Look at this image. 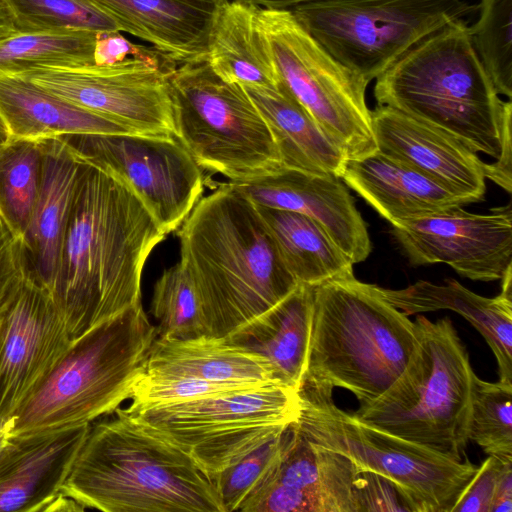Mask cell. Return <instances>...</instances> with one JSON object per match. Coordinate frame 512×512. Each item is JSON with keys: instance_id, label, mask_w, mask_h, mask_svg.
<instances>
[{"instance_id": "29", "label": "cell", "mask_w": 512, "mask_h": 512, "mask_svg": "<svg viewBox=\"0 0 512 512\" xmlns=\"http://www.w3.org/2000/svg\"><path fill=\"white\" fill-rule=\"evenodd\" d=\"M359 474L348 458L308 441L293 423L292 435L272 481L304 493L316 512H359Z\"/></svg>"}, {"instance_id": "25", "label": "cell", "mask_w": 512, "mask_h": 512, "mask_svg": "<svg viewBox=\"0 0 512 512\" xmlns=\"http://www.w3.org/2000/svg\"><path fill=\"white\" fill-rule=\"evenodd\" d=\"M0 120L9 141H40L68 134L131 133L51 94L24 76L13 74H0Z\"/></svg>"}, {"instance_id": "33", "label": "cell", "mask_w": 512, "mask_h": 512, "mask_svg": "<svg viewBox=\"0 0 512 512\" xmlns=\"http://www.w3.org/2000/svg\"><path fill=\"white\" fill-rule=\"evenodd\" d=\"M41 168L40 141H8L0 152V205L22 235L37 201Z\"/></svg>"}, {"instance_id": "6", "label": "cell", "mask_w": 512, "mask_h": 512, "mask_svg": "<svg viewBox=\"0 0 512 512\" xmlns=\"http://www.w3.org/2000/svg\"><path fill=\"white\" fill-rule=\"evenodd\" d=\"M157 330L139 303L95 325L72 343L13 416L11 437L89 425L131 399L146 371Z\"/></svg>"}, {"instance_id": "39", "label": "cell", "mask_w": 512, "mask_h": 512, "mask_svg": "<svg viewBox=\"0 0 512 512\" xmlns=\"http://www.w3.org/2000/svg\"><path fill=\"white\" fill-rule=\"evenodd\" d=\"M30 275L24 235L0 232V318Z\"/></svg>"}, {"instance_id": "4", "label": "cell", "mask_w": 512, "mask_h": 512, "mask_svg": "<svg viewBox=\"0 0 512 512\" xmlns=\"http://www.w3.org/2000/svg\"><path fill=\"white\" fill-rule=\"evenodd\" d=\"M377 105L401 111L498 158L512 102L498 94L466 19L447 23L403 53L377 78Z\"/></svg>"}, {"instance_id": "41", "label": "cell", "mask_w": 512, "mask_h": 512, "mask_svg": "<svg viewBox=\"0 0 512 512\" xmlns=\"http://www.w3.org/2000/svg\"><path fill=\"white\" fill-rule=\"evenodd\" d=\"M512 459L488 455L477 468L473 479L464 490L452 512H489L499 476L505 464Z\"/></svg>"}, {"instance_id": "28", "label": "cell", "mask_w": 512, "mask_h": 512, "mask_svg": "<svg viewBox=\"0 0 512 512\" xmlns=\"http://www.w3.org/2000/svg\"><path fill=\"white\" fill-rule=\"evenodd\" d=\"M256 12L255 6L222 0L209 31L206 61L225 82L277 87L280 80Z\"/></svg>"}, {"instance_id": "23", "label": "cell", "mask_w": 512, "mask_h": 512, "mask_svg": "<svg viewBox=\"0 0 512 512\" xmlns=\"http://www.w3.org/2000/svg\"><path fill=\"white\" fill-rule=\"evenodd\" d=\"M379 294L406 315L448 309L484 337L498 364L499 381L512 384V298L480 296L454 279L442 285L419 280L398 290L377 286Z\"/></svg>"}, {"instance_id": "19", "label": "cell", "mask_w": 512, "mask_h": 512, "mask_svg": "<svg viewBox=\"0 0 512 512\" xmlns=\"http://www.w3.org/2000/svg\"><path fill=\"white\" fill-rule=\"evenodd\" d=\"M89 427L10 437L0 449V512H47L62 494Z\"/></svg>"}, {"instance_id": "37", "label": "cell", "mask_w": 512, "mask_h": 512, "mask_svg": "<svg viewBox=\"0 0 512 512\" xmlns=\"http://www.w3.org/2000/svg\"><path fill=\"white\" fill-rule=\"evenodd\" d=\"M292 431L293 423L213 478L225 512L241 511L273 479Z\"/></svg>"}, {"instance_id": "21", "label": "cell", "mask_w": 512, "mask_h": 512, "mask_svg": "<svg viewBox=\"0 0 512 512\" xmlns=\"http://www.w3.org/2000/svg\"><path fill=\"white\" fill-rule=\"evenodd\" d=\"M177 65L205 60L209 31L222 0H87Z\"/></svg>"}, {"instance_id": "11", "label": "cell", "mask_w": 512, "mask_h": 512, "mask_svg": "<svg viewBox=\"0 0 512 512\" xmlns=\"http://www.w3.org/2000/svg\"><path fill=\"white\" fill-rule=\"evenodd\" d=\"M256 19L278 78L346 159L377 151L369 82L335 59L289 9H261Z\"/></svg>"}, {"instance_id": "3", "label": "cell", "mask_w": 512, "mask_h": 512, "mask_svg": "<svg viewBox=\"0 0 512 512\" xmlns=\"http://www.w3.org/2000/svg\"><path fill=\"white\" fill-rule=\"evenodd\" d=\"M91 423L62 486L84 509L225 512L211 477L125 409Z\"/></svg>"}, {"instance_id": "18", "label": "cell", "mask_w": 512, "mask_h": 512, "mask_svg": "<svg viewBox=\"0 0 512 512\" xmlns=\"http://www.w3.org/2000/svg\"><path fill=\"white\" fill-rule=\"evenodd\" d=\"M371 120L379 152L474 202L484 200L486 163L463 142L389 106L377 105Z\"/></svg>"}, {"instance_id": "8", "label": "cell", "mask_w": 512, "mask_h": 512, "mask_svg": "<svg viewBox=\"0 0 512 512\" xmlns=\"http://www.w3.org/2000/svg\"><path fill=\"white\" fill-rule=\"evenodd\" d=\"M333 388L302 383L295 428L308 441L388 481L408 511L452 512L477 472L455 460L372 427L335 405Z\"/></svg>"}, {"instance_id": "35", "label": "cell", "mask_w": 512, "mask_h": 512, "mask_svg": "<svg viewBox=\"0 0 512 512\" xmlns=\"http://www.w3.org/2000/svg\"><path fill=\"white\" fill-rule=\"evenodd\" d=\"M472 42L499 95L512 97V0H480Z\"/></svg>"}, {"instance_id": "24", "label": "cell", "mask_w": 512, "mask_h": 512, "mask_svg": "<svg viewBox=\"0 0 512 512\" xmlns=\"http://www.w3.org/2000/svg\"><path fill=\"white\" fill-rule=\"evenodd\" d=\"M145 372L227 384H280L271 363L263 355L215 336L185 340L157 338Z\"/></svg>"}, {"instance_id": "46", "label": "cell", "mask_w": 512, "mask_h": 512, "mask_svg": "<svg viewBox=\"0 0 512 512\" xmlns=\"http://www.w3.org/2000/svg\"><path fill=\"white\" fill-rule=\"evenodd\" d=\"M0 232H15L19 233L15 230L8 217L6 216L3 208L0 205ZM21 234V233H19Z\"/></svg>"}, {"instance_id": "1", "label": "cell", "mask_w": 512, "mask_h": 512, "mask_svg": "<svg viewBox=\"0 0 512 512\" xmlns=\"http://www.w3.org/2000/svg\"><path fill=\"white\" fill-rule=\"evenodd\" d=\"M81 158L50 291L72 340L141 303L145 263L166 238L125 184Z\"/></svg>"}, {"instance_id": "45", "label": "cell", "mask_w": 512, "mask_h": 512, "mask_svg": "<svg viewBox=\"0 0 512 512\" xmlns=\"http://www.w3.org/2000/svg\"><path fill=\"white\" fill-rule=\"evenodd\" d=\"M13 427V417L10 419H0V449L4 446L7 440L11 437Z\"/></svg>"}, {"instance_id": "42", "label": "cell", "mask_w": 512, "mask_h": 512, "mask_svg": "<svg viewBox=\"0 0 512 512\" xmlns=\"http://www.w3.org/2000/svg\"><path fill=\"white\" fill-rule=\"evenodd\" d=\"M512 511V461L505 464L496 484L489 512Z\"/></svg>"}, {"instance_id": "22", "label": "cell", "mask_w": 512, "mask_h": 512, "mask_svg": "<svg viewBox=\"0 0 512 512\" xmlns=\"http://www.w3.org/2000/svg\"><path fill=\"white\" fill-rule=\"evenodd\" d=\"M40 146V188L24 239L31 276L50 294L83 159L62 137L40 140Z\"/></svg>"}, {"instance_id": "40", "label": "cell", "mask_w": 512, "mask_h": 512, "mask_svg": "<svg viewBox=\"0 0 512 512\" xmlns=\"http://www.w3.org/2000/svg\"><path fill=\"white\" fill-rule=\"evenodd\" d=\"M130 58L141 59L160 65H177L153 47L149 48L132 42L120 31L97 34L94 48L95 65H114Z\"/></svg>"}, {"instance_id": "13", "label": "cell", "mask_w": 512, "mask_h": 512, "mask_svg": "<svg viewBox=\"0 0 512 512\" xmlns=\"http://www.w3.org/2000/svg\"><path fill=\"white\" fill-rule=\"evenodd\" d=\"M81 157L125 184L166 235L177 231L201 199L202 169L174 136L68 134Z\"/></svg>"}, {"instance_id": "44", "label": "cell", "mask_w": 512, "mask_h": 512, "mask_svg": "<svg viewBox=\"0 0 512 512\" xmlns=\"http://www.w3.org/2000/svg\"><path fill=\"white\" fill-rule=\"evenodd\" d=\"M16 33L10 9L5 0H0V41Z\"/></svg>"}, {"instance_id": "15", "label": "cell", "mask_w": 512, "mask_h": 512, "mask_svg": "<svg viewBox=\"0 0 512 512\" xmlns=\"http://www.w3.org/2000/svg\"><path fill=\"white\" fill-rule=\"evenodd\" d=\"M474 214L457 206L392 226L413 266L445 263L460 276L494 281L512 265L511 205Z\"/></svg>"}, {"instance_id": "26", "label": "cell", "mask_w": 512, "mask_h": 512, "mask_svg": "<svg viewBox=\"0 0 512 512\" xmlns=\"http://www.w3.org/2000/svg\"><path fill=\"white\" fill-rule=\"evenodd\" d=\"M242 86L270 127L283 168L341 177L344 154L281 82L277 87Z\"/></svg>"}, {"instance_id": "2", "label": "cell", "mask_w": 512, "mask_h": 512, "mask_svg": "<svg viewBox=\"0 0 512 512\" xmlns=\"http://www.w3.org/2000/svg\"><path fill=\"white\" fill-rule=\"evenodd\" d=\"M177 236L210 336L229 337L298 285L256 205L228 182L201 197Z\"/></svg>"}, {"instance_id": "14", "label": "cell", "mask_w": 512, "mask_h": 512, "mask_svg": "<svg viewBox=\"0 0 512 512\" xmlns=\"http://www.w3.org/2000/svg\"><path fill=\"white\" fill-rule=\"evenodd\" d=\"M176 66L130 58L108 66L38 67L13 75L131 133L175 137L170 74Z\"/></svg>"}, {"instance_id": "38", "label": "cell", "mask_w": 512, "mask_h": 512, "mask_svg": "<svg viewBox=\"0 0 512 512\" xmlns=\"http://www.w3.org/2000/svg\"><path fill=\"white\" fill-rule=\"evenodd\" d=\"M259 387L263 386L217 383L189 376L156 375L145 372L134 388L132 403L129 407L177 403Z\"/></svg>"}, {"instance_id": "36", "label": "cell", "mask_w": 512, "mask_h": 512, "mask_svg": "<svg viewBox=\"0 0 512 512\" xmlns=\"http://www.w3.org/2000/svg\"><path fill=\"white\" fill-rule=\"evenodd\" d=\"M512 384L473 379L468 440L487 455L512 459Z\"/></svg>"}, {"instance_id": "32", "label": "cell", "mask_w": 512, "mask_h": 512, "mask_svg": "<svg viewBox=\"0 0 512 512\" xmlns=\"http://www.w3.org/2000/svg\"><path fill=\"white\" fill-rule=\"evenodd\" d=\"M150 313L158 321L157 338L210 336L196 288L180 262L163 271L155 282Z\"/></svg>"}, {"instance_id": "30", "label": "cell", "mask_w": 512, "mask_h": 512, "mask_svg": "<svg viewBox=\"0 0 512 512\" xmlns=\"http://www.w3.org/2000/svg\"><path fill=\"white\" fill-rule=\"evenodd\" d=\"M256 208L298 284L317 286L354 274L352 261L316 220L295 211Z\"/></svg>"}, {"instance_id": "43", "label": "cell", "mask_w": 512, "mask_h": 512, "mask_svg": "<svg viewBox=\"0 0 512 512\" xmlns=\"http://www.w3.org/2000/svg\"><path fill=\"white\" fill-rule=\"evenodd\" d=\"M261 9H290L291 7L316 0H231Z\"/></svg>"}, {"instance_id": "16", "label": "cell", "mask_w": 512, "mask_h": 512, "mask_svg": "<svg viewBox=\"0 0 512 512\" xmlns=\"http://www.w3.org/2000/svg\"><path fill=\"white\" fill-rule=\"evenodd\" d=\"M71 343L51 295L30 275L0 318V419L20 410Z\"/></svg>"}, {"instance_id": "20", "label": "cell", "mask_w": 512, "mask_h": 512, "mask_svg": "<svg viewBox=\"0 0 512 512\" xmlns=\"http://www.w3.org/2000/svg\"><path fill=\"white\" fill-rule=\"evenodd\" d=\"M340 179L391 225L474 203L378 150L347 159Z\"/></svg>"}, {"instance_id": "7", "label": "cell", "mask_w": 512, "mask_h": 512, "mask_svg": "<svg viewBox=\"0 0 512 512\" xmlns=\"http://www.w3.org/2000/svg\"><path fill=\"white\" fill-rule=\"evenodd\" d=\"M419 342L395 383L352 414L360 421L455 460L468 440L475 373L448 317L418 315Z\"/></svg>"}, {"instance_id": "47", "label": "cell", "mask_w": 512, "mask_h": 512, "mask_svg": "<svg viewBox=\"0 0 512 512\" xmlns=\"http://www.w3.org/2000/svg\"><path fill=\"white\" fill-rule=\"evenodd\" d=\"M8 134L6 132V129L4 125L2 124L0 120V152L5 147V145L8 143Z\"/></svg>"}, {"instance_id": "12", "label": "cell", "mask_w": 512, "mask_h": 512, "mask_svg": "<svg viewBox=\"0 0 512 512\" xmlns=\"http://www.w3.org/2000/svg\"><path fill=\"white\" fill-rule=\"evenodd\" d=\"M339 62L369 83L426 36L478 11L468 0H316L289 9Z\"/></svg>"}, {"instance_id": "27", "label": "cell", "mask_w": 512, "mask_h": 512, "mask_svg": "<svg viewBox=\"0 0 512 512\" xmlns=\"http://www.w3.org/2000/svg\"><path fill=\"white\" fill-rule=\"evenodd\" d=\"M313 286L298 284L285 298L229 337L263 355L280 384L298 391L309 348Z\"/></svg>"}, {"instance_id": "34", "label": "cell", "mask_w": 512, "mask_h": 512, "mask_svg": "<svg viewBox=\"0 0 512 512\" xmlns=\"http://www.w3.org/2000/svg\"><path fill=\"white\" fill-rule=\"evenodd\" d=\"M17 33L119 31L117 24L87 0H5Z\"/></svg>"}, {"instance_id": "31", "label": "cell", "mask_w": 512, "mask_h": 512, "mask_svg": "<svg viewBox=\"0 0 512 512\" xmlns=\"http://www.w3.org/2000/svg\"><path fill=\"white\" fill-rule=\"evenodd\" d=\"M94 31L16 33L0 41V74L94 65Z\"/></svg>"}, {"instance_id": "5", "label": "cell", "mask_w": 512, "mask_h": 512, "mask_svg": "<svg viewBox=\"0 0 512 512\" xmlns=\"http://www.w3.org/2000/svg\"><path fill=\"white\" fill-rule=\"evenodd\" d=\"M419 342L411 321L353 275L313 286L306 371L302 383L340 387L360 406L372 403L401 376Z\"/></svg>"}, {"instance_id": "17", "label": "cell", "mask_w": 512, "mask_h": 512, "mask_svg": "<svg viewBox=\"0 0 512 512\" xmlns=\"http://www.w3.org/2000/svg\"><path fill=\"white\" fill-rule=\"evenodd\" d=\"M256 205L305 214L327 231L353 264L369 256L367 224L338 177L281 168L247 182H228Z\"/></svg>"}, {"instance_id": "10", "label": "cell", "mask_w": 512, "mask_h": 512, "mask_svg": "<svg viewBox=\"0 0 512 512\" xmlns=\"http://www.w3.org/2000/svg\"><path fill=\"white\" fill-rule=\"evenodd\" d=\"M299 402L298 391L271 384L125 411L181 449L213 479L294 423Z\"/></svg>"}, {"instance_id": "9", "label": "cell", "mask_w": 512, "mask_h": 512, "mask_svg": "<svg viewBox=\"0 0 512 512\" xmlns=\"http://www.w3.org/2000/svg\"><path fill=\"white\" fill-rule=\"evenodd\" d=\"M170 84L175 137L202 170L237 183L283 168L271 129L242 85L220 79L206 59L176 66Z\"/></svg>"}]
</instances>
